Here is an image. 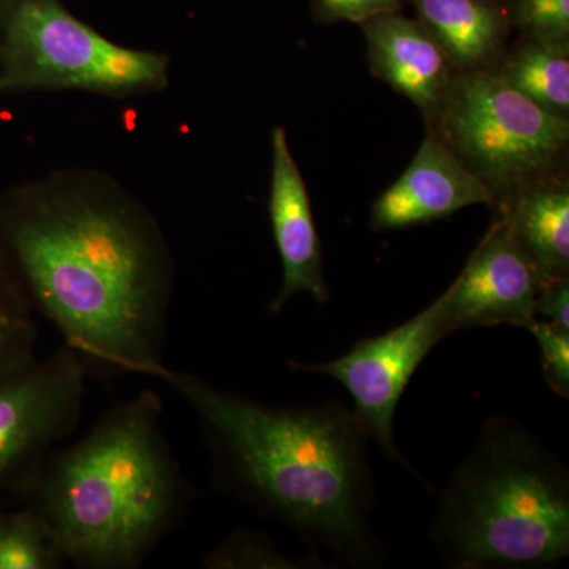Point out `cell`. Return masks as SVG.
<instances>
[{"label":"cell","instance_id":"obj_1","mask_svg":"<svg viewBox=\"0 0 569 569\" xmlns=\"http://www.w3.org/2000/svg\"><path fill=\"white\" fill-rule=\"evenodd\" d=\"M0 258L88 373L153 377L164 366L173 253L114 176L62 168L0 190Z\"/></svg>","mask_w":569,"mask_h":569},{"label":"cell","instance_id":"obj_2","mask_svg":"<svg viewBox=\"0 0 569 569\" xmlns=\"http://www.w3.org/2000/svg\"><path fill=\"white\" fill-rule=\"evenodd\" d=\"M153 378L192 407L217 488L293 531L321 559L383 567L388 550L373 523L372 438L355 408L343 400L271 406L167 365Z\"/></svg>","mask_w":569,"mask_h":569},{"label":"cell","instance_id":"obj_3","mask_svg":"<svg viewBox=\"0 0 569 569\" xmlns=\"http://www.w3.org/2000/svg\"><path fill=\"white\" fill-rule=\"evenodd\" d=\"M151 389L119 403L91 432L51 451L14 490L84 569H134L181 522L190 488Z\"/></svg>","mask_w":569,"mask_h":569},{"label":"cell","instance_id":"obj_4","mask_svg":"<svg viewBox=\"0 0 569 569\" xmlns=\"http://www.w3.org/2000/svg\"><path fill=\"white\" fill-rule=\"evenodd\" d=\"M430 541L451 569L548 568L568 559V467L516 419L489 418L438 496Z\"/></svg>","mask_w":569,"mask_h":569},{"label":"cell","instance_id":"obj_5","mask_svg":"<svg viewBox=\"0 0 569 569\" xmlns=\"http://www.w3.org/2000/svg\"><path fill=\"white\" fill-rule=\"evenodd\" d=\"M171 59L108 39L62 0H0V96L78 91L108 99L159 93Z\"/></svg>","mask_w":569,"mask_h":569},{"label":"cell","instance_id":"obj_6","mask_svg":"<svg viewBox=\"0 0 569 569\" xmlns=\"http://www.w3.org/2000/svg\"><path fill=\"white\" fill-rule=\"evenodd\" d=\"M429 118H436V137L489 187L497 204L550 178L569 141L568 118L488 70L458 73Z\"/></svg>","mask_w":569,"mask_h":569},{"label":"cell","instance_id":"obj_7","mask_svg":"<svg viewBox=\"0 0 569 569\" xmlns=\"http://www.w3.org/2000/svg\"><path fill=\"white\" fill-rule=\"evenodd\" d=\"M448 291L417 317L378 337L361 339L347 355L326 362L290 361L296 372L328 376L342 383L353 397L355 411L392 463L402 467L427 489L425 478L400 452L395 440V417L411 377L426 356L445 337L451 336L447 321Z\"/></svg>","mask_w":569,"mask_h":569},{"label":"cell","instance_id":"obj_8","mask_svg":"<svg viewBox=\"0 0 569 569\" xmlns=\"http://www.w3.org/2000/svg\"><path fill=\"white\" fill-rule=\"evenodd\" d=\"M88 369L63 347L0 376V493L17 490L81 418Z\"/></svg>","mask_w":569,"mask_h":569},{"label":"cell","instance_id":"obj_9","mask_svg":"<svg viewBox=\"0 0 569 569\" xmlns=\"http://www.w3.org/2000/svg\"><path fill=\"white\" fill-rule=\"evenodd\" d=\"M542 284L537 266L500 216L448 287L449 331L501 325L526 329L537 318Z\"/></svg>","mask_w":569,"mask_h":569},{"label":"cell","instance_id":"obj_10","mask_svg":"<svg viewBox=\"0 0 569 569\" xmlns=\"http://www.w3.org/2000/svg\"><path fill=\"white\" fill-rule=\"evenodd\" d=\"M271 151L269 217L283 277L282 287L269 306V312L279 313L299 293H309L317 302L325 305L329 301V290L309 192L283 127L272 130Z\"/></svg>","mask_w":569,"mask_h":569},{"label":"cell","instance_id":"obj_11","mask_svg":"<svg viewBox=\"0 0 569 569\" xmlns=\"http://www.w3.org/2000/svg\"><path fill=\"white\" fill-rule=\"evenodd\" d=\"M496 206L488 186L436 134H427L406 173L372 206V228L399 230L445 219L470 206Z\"/></svg>","mask_w":569,"mask_h":569},{"label":"cell","instance_id":"obj_12","mask_svg":"<svg viewBox=\"0 0 569 569\" xmlns=\"http://www.w3.org/2000/svg\"><path fill=\"white\" fill-rule=\"evenodd\" d=\"M361 28L373 73L432 114L447 97L455 70L425 26L395 11L370 18Z\"/></svg>","mask_w":569,"mask_h":569},{"label":"cell","instance_id":"obj_13","mask_svg":"<svg viewBox=\"0 0 569 569\" xmlns=\"http://www.w3.org/2000/svg\"><path fill=\"white\" fill-rule=\"evenodd\" d=\"M417 20L458 73L488 70L507 40V7L500 0H410Z\"/></svg>","mask_w":569,"mask_h":569},{"label":"cell","instance_id":"obj_14","mask_svg":"<svg viewBox=\"0 0 569 569\" xmlns=\"http://www.w3.org/2000/svg\"><path fill=\"white\" fill-rule=\"evenodd\" d=\"M500 216L537 266L545 284L569 277V190L542 179L498 203Z\"/></svg>","mask_w":569,"mask_h":569},{"label":"cell","instance_id":"obj_15","mask_svg":"<svg viewBox=\"0 0 569 569\" xmlns=\"http://www.w3.org/2000/svg\"><path fill=\"white\" fill-rule=\"evenodd\" d=\"M498 74L546 110L568 118L569 43L529 37Z\"/></svg>","mask_w":569,"mask_h":569},{"label":"cell","instance_id":"obj_16","mask_svg":"<svg viewBox=\"0 0 569 569\" xmlns=\"http://www.w3.org/2000/svg\"><path fill=\"white\" fill-rule=\"evenodd\" d=\"M66 553L39 512L0 508V569H59Z\"/></svg>","mask_w":569,"mask_h":569},{"label":"cell","instance_id":"obj_17","mask_svg":"<svg viewBox=\"0 0 569 569\" xmlns=\"http://www.w3.org/2000/svg\"><path fill=\"white\" fill-rule=\"evenodd\" d=\"M36 342L31 306L0 258V376L36 361Z\"/></svg>","mask_w":569,"mask_h":569},{"label":"cell","instance_id":"obj_18","mask_svg":"<svg viewBox=\"0 0 569 569\" xmlns=\"http://www.w3.org/2000/svg\"><path fill=\"white\" fill-rule=\"evenodd\" d=\"M209 569H321L325 560L317 553L291 559L280 552L271 538L260 531L234 530L203 559Z\"/></svg>","mask_w":569,"mask_h":569},{"label":"cell","instance_id":"obj_19","mask_svg":"<svg viewBox=\"0 0 569 569\" xmlns=\"http://www.w3.org/2000/svg\"><path fill=\"white\" fill-rule=\"evenodd\" d=\"M507 11L530 39L569 43V0H508Z\"/></svg>","mask_w":569,"mask_h":569},{"label":"cell","instance_id":"obj_20","mask_svg":"<svg viewBox=\"0 0 569 569\" xmlns=\"http://www.w3.org/2000/svg\"><path fill=\"white\" fill-rule=\"evenodd\" d=\"M527 331L537 339L541 350L542 372L556 395L569 397V329L535 318Z\"/></svg>","mask_w":569,"mask_h":569},{"label":"cell","instance_id":"obj_21","mask_svg":"<svg viewBox=\"0 0 569 569\" xmlns=\"http://www.w3.org/2000/svg\"><path fill=\"white\" fill-rule=\"evenodd\" d=\"M402 9V0H316L313 17L321 22H365Z\"/></svg>","mask_w":569,"mask_h":569},{"label":"cell","instance_id":"obj_22","mask_svg":"<svg viewBox=\"0 0 569 569\" xmlns=\"http://www.w3.org/2000/svg\"><path fill=\"white\" fill-rule=\"evenodd\" d=\"M535 317L569 329V277L542 284L535 301Z\"/></svg>","mask_w":569,"mask_h":569}]
</instances>
